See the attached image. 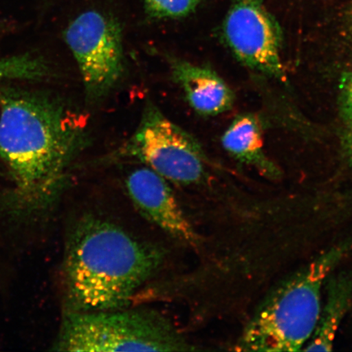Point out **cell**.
Wrapping results in <instances>:
<instances>
[{
    "instance_id": "ba28073f",
    "label": "cell",
    "mask_w": 352,
    "mask_h": 352,
    "mask_svg": "<svg viewBox=\"0 0 352 352\" xmlns=\"http://www.w3.org/2000/svg\"><path fill=\"white\" fill-rule=\"evenodd\" d=\"M125 188L142 217L180 243L197 248L200 236L176 197L169 182L146 166L129 171Z\"/></svg>"
},
{
    "instance_id": "30bf717a",
    "label": "cell",
    "mask_w": 352,
    "mask_h": 352,
    "mask_svg": "<svg viewBox=\"0 0 352 352\" xmlns=\"http://www.w3.org/2000/svg\"><path fill=\"white\" fill-rule=\"evenodd\" d=\"M221 142L223 148L241 164L254 167L267 179L280 177L279 167L264 152L262 122L255 114L236 117L224 132Z\"/></svg>"
},
{
    "instance_id": "277c9868",
    "label": "cell",
    "mask_w": 352,
    "mask_h": 352,
    "mask_svg": "<svg viewBox=\"0 0 352 352\" xmlns=\"http://www.w3.org/2000/svg\"><path fill=\"white\" fill-rule=\"evenodd\" d=\"M59 351H189L195 349L157 311L121 309L64 314Z\"/></svg>"
},
{
    "instance_id": "5bb4252c",
    "label": "cell",
    "mask_w": 352,
    "mask_h": 352,
    "mask_svg": "<svg viewBox=\"0 0 352 352\" xmlns=\"http://www.w3.org/2000/svg\"><path fill=\"white\" fill-rule=\"evenodd\" d=\"M340 108L346 123L352 122V70L342 79Z\"/></svg>"
},
{
    "instance_id": "8fae6325",
    "label": "cell",
    "mask_w": 352,
    "mask_h": 352,
    "mask_svg": "<svg viewBox=\"0 0 352 352\" xmlns=\"http://www.w3.org/2000/svg\"><path fill=\"white\" fill-rule=\"evenodd\" d=\"M327 297L307 351H331L341 324L352 307V274L342 272L327 279Z\"/></svg>"
},
{
    "instance_id": "4fadbf2b",
    "label": "cell",
    "mask_w": 352,
    "mask_h": 352,
    "mask_svg": "<svg viewBox=\"0 0 352 352\" xmlns=\"http://www.w3.org/2000/svg\"><path fill=\"white\" fill-rule=\"evenodd\" d=\"M144 10L154 20L184 19L195 12L201 0H143Z\"/></svg>"
},
{
    "instance_id": "6da1fadb",
    "label": "cell",
    "mask_w": 352,
    "mask_h": 352,
    "mask_svg": "<svg viewBox=\"0 0 352 352\" xmlns=\"http://www.w3.org/2000/svg\"><path fill=\"white\" fill-rule=\"evenodd\" d=\"M88 143L85 118L50 98L7 92L0 98V157L10 169L13 212L45 210Z\"/></svg>"
},
{
    "instance_id": "8992f818",
    "label": "cell",
    "mask_w": 352,
    "mask_h": 352,
    "mask_svg": "<svg viewBox=\"0 0 352 352\" xmlns=\"http://www.w3.org/2000/svg\"><path fill=\"white\" fill-rule=\"evenodd\" d=\"M65 39L80 70L87 98L94 102L104 98L124 73L120 22L100 11H87L70 22Z\"/></svg>"
},
{
    "instance_id": "9a60e30c",
    "label": "cell",
    "mask_w": 352,
    "mask_h": 352,
    "mask_svg": "<svg viewBox=\"0 0 352 352\" xmlns=\"http://www.w3.org/2000/svg\"><path fill=\"white\" fill-rule=\"evenodd\" d=\"M342 147L347 160L352 164V122L347 123V129L342 138Z\"/></svg>"
},
{
    "instance_id": "2e32d148",
    "label": "cell",
    "mask_w": 352,
    "mask_h": 352,
    "mask_svg": "<svg viewBox=\"0 0 352 352\" xmlns=\"http://www.w3.org/2000/svg\"><path fill=\"white\" fill-rule=\"evenodd\" d=\"M346 26L347 32L352 35V1L346 13Z\"/></svg>"
},
{
    "instance_id": "3957f363",
    "label": "cell",
    "mask_w": 352,
    "mask_h": 352,
    "mask_svg": "<svg viewBox=\"0 0 352 352\" xmlns=\"http://www.w3.org/2000/svg\"><path fill=\"white\" fill-rule=\"evenodd\" d=\"M352 252V237L333 246L268 294L241 333V351H298L318 324L324 285Z\"/></svg>"
},
{
    "instance_id": "7a4b0ae2",
    "label": "cell",
    "mask_w": 352,
    "mask_h": 352,
    "mask_svg": "<svg viewBox=\"0 0 352 352\" xmlns=\"http://www.w3.org/2000/svg\"><path fill=\"white\" fill-rule=\"evenodd\" d=\"M164 246L116 219L88 210L70 226L63 261L65 314L121 309L155 277Z\"/></svg>"
},
{
    "instance_id": "52a82bcc",
    "label": "cell",
    "mask_w": 352,
    "mask_h": 352,
    "mask_svg": "<svg viewBox=\"0 0 352 352\" xmlns=\"http://www.w3.org/2000/svg\"><path fill=\"white\" fill-rule=\"evenodd\" d=\"M223 41L242 65L286 82L283 34L263 0H232L222 25Z\"/></svg>"
},
{
    "instance_id": "5b68a950",
    "label": "cell",
    "mask_w": 352,
    "mask_h": 352,
    "mask_svg": "<svg viewBox=\"0 0 352 352\" xmlns=\"http://www.w3.org/2000/svg\"><path fill=\"white\" fill-rule=\"evenodd\" d=\"M120 153L176 186H196L208 176V160L200 143L152 103L145 107L138 130Z\"/></svg>"
},
{
    "instance_id": "9c48e42d",
    "label": "cell",
    "mask_w": 352,
    "mask_h": 352,
    "mask_svg": "<svg viewBox=\"0 0 352 352\" xmlns=\"http://www.w3.org/2000/svg\"><path fill=\"white\" fill-rule=\"evenodd\" d=\"M168 60L175 82L197 113L215 116L232 107L234 94L214 69L178 57L168 56Z\"/></svg>"
},
{
    "instance_id": "7c38bea8",
    "label": "cell",
    "mask_w": 352,
    "mask_h": 352,
    "mask_svg": "<svg viewBox=\"0 0 352 352\" xmlns=\"http://www.w3.org/2000/svg\"><path fill=\"white\" fill-rule=\"evenodd\" d=\"M48 74L45 61L30 54L0 58V80H38Z\"/></svg>"
}]
</instances>
